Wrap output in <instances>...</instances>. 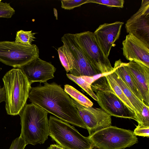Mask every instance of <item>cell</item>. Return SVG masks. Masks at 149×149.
<instances>
[{"label": "cell", "mask_w": 149, "mask_h": 149, "mask_svg": "<svg viewBox=\"0 0 149 149\" xmlns=\"http://www.w3.org/2000/svg\"><path fill=\"white\" fill-rule=\"evenodd\" d=\"M44 84L31 88L28 97L31 103L65 122L86 129L72 98L61 86L54 82Z\"/></svg>", "instance_id": "cell-1"}, {"label": "cell", "mask_w": 149, "mask_h": 149, "mask_svg": "<svg viewBox=\"0 0 149 149\" xmlns=\"http://www.w3.org/2000/svg\"><path fill=\"white\" fill-rule=\"evenodd\" d=\"M48 113L38 106L26 104L19 114L21 132L20 136L27 145L44 143L49 133Z\"/></svg>", "instance_id": "cell-2"}, {"label": "cell", "mask_w": 149, "mask_h": 149, "mask_svg": "<svg viewBox=\"0 0 149 149\" xmlns=\"http://www.w3.org/2000/svg\"><path fill=\"white\" fill-rule=\"evenodd\" d=\"M5 93V108L8 114L19 115L26 104L31 84L22 70L14 68L2 78Z\"/></svg>", "instance_id": "cell-3"}, {"label": "cell", "mask_w": 149, "mask_h": 149, "mask_svg": "<svg viewBox=\"0 0 149 149\" xmlns=\"http://www.w3.org/2000/svg\"><path fill=\"white\" fill-rule=\"evenodd\" d=\"M49 136L65 149H93L88 137L81 134L74 127L51 116L49 120Z\"/></svg>", "instance_id": "cell-4"}, {"label": "cell", "mask_w": 149, "mask_h": 149, "mask_svg": "<svg viewBox=\"0 0 149 149\" xmlns=\"http://www.w3.org/2000/svg\"><path fill=\"white\" fill-rule=\"evenodd\" d=\"M88 137L98 149H124L138 142L133 131L111 125Z\"/></svg>", "instance_id": "cell-5"}, {"label": "cell", "mask_w": 149, "mask_h": 149, "mask_svg": "<svg viewBox=\"0 0 149 149\" xmlns=\"http://www.w3.org/2000/svg\"><path fill=\"white\" fill-rule=\"evenodd\" d=\"M93 90L96 93L97 102L101 108L110 116L136 121L135 113L115 94L106 79L97 81Z\"/></svg>", "instance_id": "cell-6"}, {"label": "cell", "mask_w": 149, "mask_h": 149, "mask_svg": "<svg viewBox=\"0 0 149 149\" xmlns=\"http://www.w3.org/2000/svg\"><path fill=\"white\" fill-rule=\"evenodd\" d=\"M35 44L28 45L14 41H0V62L15 68H20L39 57Z\"/></svg>", "instance_id": "cell-7"}, {"label": "cell", "mask_w": 149, "mask_h": 149, "mask_svg": "<svg viewBox=\"0 0 149 149\" xmlns=\"http://www.w3.org/2000/svg\"><path fill=\"white\" fill-rule=\"evenodd\" d=\"M74 34L82 50L100 74L106 75L113 71L108 57L103 52L93 33L88 31Z\"/></svg>", "instance_id": "cell-8"}, {"label": "cell", "mask_w": 149, "mask_h": 149, "mask_svg": "<svg viewBox=\"0 0 149 149\" xmlns=\"http://www.w3.org/2000/svg\"><path fill=\"white\" fill-rule=\"evenodd\" d=\"M61 40L72 64L73 68L70 74L76 77H92L100 74L82 50L74 34H65L61 38Z\"/></svg>", "instance_id": "cell-9"}, {"label": "cell", "mask_w": 149, "mask_h": 149, "mask_svg": "<svg viewBox=\"0 0 149 149\" xmlns=\"http://www.w3.org/2000/svg\"><path fill=\"white\" fill-rule=\"evenodd\" d=\"M127 33L141 41L149 47V0H143L138 11L125 24Z\"/></svg>", "instance_id": "cell-10"}, {"label": "cell", "mask_w": 149, "mask_h": 149, "mask_svg": "<svg viewBox=\"0 0 149 149\" xmlns=\"http://www.w3.org/2000/svg\"><path fill=\"white\" fill-rule=\"evenodd\" d=\"M72 100L86 126L89 136L111 125V116L102 108L84 107Z\"/></svg>", "instance_id": "cell-11"}, {"label": "cell", "mask_w": 149, "mask_h": 149, "mask_svg": "<svg viewBox=\"0 0 149 149\" xmlns=\"http://www.w3.org/2000/svg\"><path fill=\"white\" fill-rule=\"evenodd\" d=\"M20 68L31 84L35 82L44 83L54 77L56 68L51 63L39 57L23 66Z\"/></svg>", "instance_id": "cell-12"}, {"label": "cell", "mask_w": 149, "mask_h": 149, "mask_svg": "<svg viewBox=\"0 0 149 149\" xmlns=\"http://www.w3.org/2000/svg\"><path fill=\"white\" fill-rule=\"evenodd\" d=\"M125 67L142 97L149 106V68L139 61L132 60L124 63Z\"/></svg>", "instance_id": "cell-13"}, {"label": "cell", "mask_w": 149, "mask_h": 149, "mask_svg": "<svg viewBox=\"0 0 149 149\" xmlns=\"http://www.w3.org/2000/svg\"><path fill=\"white\" fill-rule=\"evenodd\" d=\"M123 22L117 21L101 24L93 33L101 48L108 57L111 49L119 38Z\"/></svg>", "instance_id": "cell-14"}, {"label": "cell", "mask_w": 149, "mask_h": 149, "mask_svg": "<svg viewBox=\"0 0 149 149\" xmlns=\"http://www.w3.org/2000/svg\"><path fill=\"white\" fill-rule=\"evenodd\" d=\"M123 54L129 61L140 62L149 68V47L134 36L128 34L122 42Z\"/></svg>", "instance_id": "cell-15"}, {"label": "cell", "mask_w": 149, "mask_h": 149, "mask_svg": "<svg viewBox=\"0 0 149 149\" xmlns=\"http://www.w3.org/2000/svg\"><path fill=\"white\" fill-rule=\"evenodd\" d=\"M111 74L113 77L117 82L126 97L128 99L136 111L137 115L136 121L138 123V125H140L141 123V114L143 105L144 103L141 102L135 95L125 83L114 71V70L113 71L111 72Z\"/></svg>", "instance_id": "cell-16"}, {"label": "cell", "mask_w": 149, "mask_h": 149, "mask_svg": "<svg viewBox=\"0 0 149 149\" xmlns=\"http://www.w3.org/2000/svg\"><path fill=\"white\" fill-rule=\"evenodd\" d=\"M124 63L120 59L116 61L113 67L114 71L135 95L141 102L144 103L142 95L126 68Z\"/></svg>", "instance_id": "cell-17"}, {"label": "cell", "mask_w": 149, "mask_h": 149, "mask_svg": "<svg viewBox=\"0 0 149 149\" xmlns=\"http://www.w3.org/2000/svg\"><path fill=\"white\" fill-rule=\"evenodd\" d=\"M67 77L74 81L89 94L94 100L97 101L96 95L93 91L91 85L94 81L93 76H75L70 74H67Z\"/></svg>", "instance_id": "cell-18"}, {"label": "cell", "mask_w": 149, "mask_h": 149, "mask_svg": "<svg viewBox=\"0 0 149 149\" xmlns=\"http://www.w3.org/2000/svg\"><path fill=\"white\" fill-rule=\"evenodd\" d=\"M111 73V72L105 75L110 86L118 97L135 113L137 121V115L136 111L126 97L121 88L117 82L113 77Z\"/></svg>", "instance_id": "cell-19"}, {"label": "cell", "mask_w": 149, "mask_h": 149, "mask_svg": "<svg viewBox=\"0 0 149 149\" xmlns=\"http://www.w3.org/2000/svg\"><path fill=\"white\" fill-rule=\"evenodd\" d=\"M64 90L72 99L82 106L86 107L93 106V103L91 100L72 86L65 85Z\"/></svg>", "instance_id": "cell-20"}, {"label": "cell", "mask_w": 149, "mask_h": 149, "mask_svg": "<svg viewBox=\"0 0 149 149\" xmlns=\"http://www.w3.org/2000/svg\"><path fill=\"white\" fill-rule=\"evenodd\" d=\"M36 33H32V31H27L20 30L17 32L15 42L23 44L30 45L36 38L34 35Z\"/></svg>", "instance_id": "cell-21"}, {"label": "cell", "mask_w": 149, "mask_h": 149, "mask_svg": "<svg viewBox=\"0 0 149 149\" xmlns=\"http://www.w3.org/2000/svg\"><path fill=\"white\" fill-rule=\"evenodd\" d=\"M57 51L61 64L67 72H70L73 68L72 64L64 45L59 47Z\"/></svg>", "instance_id": "cell-22"}, {"label": "cell", "mask_w": 149, "mask_h": 149, "mask_svg": "<svg viewBox=\"0 0 149 149\" xmlns=\"http://www.w3.org/2000/svg\"><path fill=\"white\" fill-rule=\"evenodd\" d=\"M61 1L62 8L70 10L84 4L91 3V0H62Z\"/></svg>", "instance_id": "cell-23"}, {"label": "cell", "mask_w": 149, "mask_h": 149, "mask_svg": "<svg viewBox=\"0 0 149 149\" xmlns=\"http://www.w3.org/2000/svg\"><path fill=\"white\" fill-rule=\"evenodd\" d=\"M15 12L9 3H3L0 0V17L10 18L14 14Z\"/></svg>", "instance_id": "cell-24"}, {"label": "cell", "mask_w": 149, "mask_h": 149, "mask_svg": "<svg viewBox=\"0 0 149 149\" xmlns=\"http://www.w3.org/2000/svg\"><path fill=\"white\" fill-rule=\"evenodd\" d=\"M91 3H95L111 7L123 8L124 1L123 0H91Z\"/></svg>", "instance_id": "cell-25"}, {"label": "cell", "mask_w": 149, "mask_h": 149, "mask_svg": "<svg viewBox=\"0 0 149 149\" xmlns=\"http://www.w3.org/2000/svg\"><path fill=\"white\" fill-rule=\"evenodd\" d=\"M141 115V123L140 125L149 127V106L145 103L143 104Z\"/></svg>", "instance_id": "cell-26"}, {"label": "cell", "mask_w": 149, "mask_h": 149, "mask_svg": "<svg viewBox=\"0 0 149 149\" xmlns=\"http://www.w3.org/2000/svg\"><path fill=\"white\" fill-rule=\"evenodd\" d=\"M133 133L136 136H138L148 138L149 137V127L144 126L138 125L134 130Z\"/></svg>", "instance_id": "cell-27"}, {"label": "cell", "mask_w": 149, "mask_h": 149, "mask_svg": "<svg viewBox=\"0 0 149 149\" xmlns=\"http://www.w3.org/2000/svg\"><path fill=\"white\" fill-rule=\"evenodd\" d=\"M26 145L24 141L19 136L13 140L9 149H24Z\"/></svg>", "instance_id": "cell-28"}, {"label": "cell", "mask_w": 149, "mask_h": 149, "mask_svg": "<svg viewBox=\"0 0 149 149\" xmlns=\"http://www.w3.org/2000/svg\"><path fill=\"white\" fill-rule=\"evenodd\" d=\"M5 101V93L4 87L0 88V103Z\"/></svg>", "instance_id": "cell-29"}, {"label": "cell", "mask_w": 149, "mask_h": 149, "mask_svg": "<svg viewBox=\"0 0 149 149\" xmlns=\"http://www.w3.org/2000/svg\"><path fill=\"white\" fill-rule=\"evenodd\" d=\"M47 149H65L58 144H52Z\"/></svg>", "instance_id": "cell-30"}, {"label": "cell", "mask_w": 149, "mask_h": 149, "mask_svg": "<svg viewBox=\"0 0 149 149\" xmlns=\"http://www.w3.org/2000/svg\"><path fill=\"white\" fill-rule=\"evenodd\" d=\"M54 15L56 16V19H57V10H56V8H54Z\"/></svg>", "instance_id": "cell-31"}, {"label": "cell", "mask_w": 149, "mask_h": 149, "mask_svg": "<svg viewBox=\"0 0 149 149\" xmlns=\"http://www.w3.org/2000/svg\"><path fill=\"white\" fill-rule=\"evenodd\" d=\"M1 88V86H0V88Z\"/></svg>", "instance_id": "cell-32"}]
</instances>
